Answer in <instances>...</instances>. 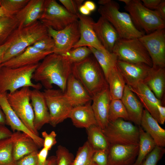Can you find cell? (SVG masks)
Segmentation results:
<instances>
[{"label": "cell", "instance_id": "cell-1", "mask_svg": "<svg viewBox=\"0 0 165 165\" xmlns=\"http://www.w3.org/2000/svg\"><path fill=\"white\" fill-rule=\"evenodd\" d=\"M72 64L65 55L52 53L39 63L32 79L40 82L46 89H52L53 85H55L64 93L72 73Z\"/></svg>", "mask_w": 165, "mask_h": 165}, {"label": "cell", "instance_id": "cell-2", "mask_svg": "<svg viewBox=\"0 0 165 165\" xmlns=\"http://www.w3.org/2000/svg\"><path fill=\"white\" fill-rule=\"evenodd\" d=\"M98 11L114 27L120 38H139L144 35L135 26L129 13L119 11V5L112 0H100Z\"/></svg>", "mask_w": 165, "mask_h": 165}, {"label": "cell", "instance_id": "cell-3", "mask_svg": "<svg viewBox=\"0 0 165 165\" xmlns=\"http://www.w3.org/2000/svg\"><path fill=\"white\" fill-rule=\"evenodd\" d=\"M90 55L81 62L73 64L72 74L92 98L108 86L99 64L94 56Z\"/></svg>", "mask_w": 165, "mask_h": 165}, {"label": "cell", "instance_id": "cell-4", "mask_svg": "<svg viewBox=\"0 0 165 165\" xmlns=\"http://www.w3.org/2000/svg\"><path fill=\"white\" fill-rule=\"evenodd\" d=\"M48 35L47 27L39 20L28 26L17 28L6 41L9 45L5 53L3 63L19 55L28 47Z\"/></svg>", "mask_w": 165, "mask_h": 165}, {"label": "cell", "instance_id": "cell-5", "mask_svg": "<svg viewBox=\"0 0 165 165\" xmlns=\"http://www.w3.org/2000/svg\"><path fill=\"white\" fill-rule=\"evenodd\" d=\"M39 64L16 68L2 66L0 69V93L9 91L12 93L25 87L40 90L42 84L33 83L31 81Z\"/></svg>", "mask_w": 165, "mask_h": 165}, {"label": "cell", "instance_id": "cell-6", "mask_svg": "<svg viewBox=\"0 0 165 165\" xmlns=\"http://www.w3.org/2000/svg\"><path fill=\"white\" fill-rule=\"evenodd\" d=\"M125 3L127 11L136 27L147 34L157 30L164 29L165 21L155 10L149 9L139 0H119Z\"/></svg>", "mask_w": 165, "mask_h": 165}, {"label": "cell", "instance_id": "cell-7", "mask_svg": "<svg viewBox=\"0 0 165 165\" xmlns=\"http://www.w3.org/2000/svg\"><path fill=\"white\" fill-rule=\"evenodd\" d=\"M54 43L49 35L28 47L18 56L2 63V66L18 68L39 64L47 55L54 53Z\"/></svg>", "mask_w": 165, "mask_h": 165}, {"label": "cell", "instance_id": "cell-8", "mask_svg": "<svg viewBox=\"0 0 165 165\" xmlns=\"http://www.w3.org/2000/svg\"><path fill=\"white\" fill-rule=\"evenodd\" d=\"M31 90L23 87L12 93H7L8 101L16 114L26 127L34 134L39 136L34 125V115L30 102Z\"/></svg>", "mask_w": 165, "mask_h": 165}, {"label": "cell", "instance_id": "cell-9", "mask_svg": "<svg viewBox=\"0 0 165 165\" xmlns=\"http://www.w3.org/2000/svg\"><path fill=\"white\" fill-rule=\"evenodd\" d=\"M112 52L116 55L119 60L152 67L151 58L139 38H120L116 43Z\"/></svg>", "mask_w": 165, "mask_h": 165}, {"label": "cell", "instance_id": "cell-10", "mask_svg": "<svg viewBox=\"0 0 165 165\" xmlns=\"http://www.w3.org/2000/svg\"><path fill=\"white\" fill-rule=\"evenodd\" d=\"M102 130L111 145H139V126L129 121L119 119L109 122Z\"/></svg>", "mask_w": 165, "mask_h": 165}, {"label": "cell", "instance_id": "cell-11", "mask_svg": "<svg viewBox=\"0 0 165 165\" xmlns=\"http://www.w3.org/2000/svg\"><path fill=\"white\" fill-rule=\"evenodd\" d=\"M78 20L77 15L72 14L55 0H46L43 11L39 21L46 27L59 31Z\"/></svg>", "mask_w": 165, "mask_h": 165}, {"label": "cell", "instance_id": "cell-12", "mask_svg": "<svg viewBox=\"0 0 165 165\" xmlns=\"http://www.w3.org/2000/svg\"><path fill=\"white\" fill-rule=\"evenodd\" d=\"M50 115V124L55 127L68 118L73 108L60 89H46L43 92Z\"/></svg>", "mask_w": 165, "mask_h": 165}, {"label": "cell", "instance_id": "cell-13", "mask_svg": "<svg viewBox=\"0 0 165 165\" xmlns=\"http://www.w3.org/2000/svg\"><path fill=\"white\" fill-rule=\"evenodd\" d=\"M49 35L54 43V53L64 55L72 50L80 37L79 21H75L64 29L55 30L48 27Z\"/></svg>", "mask_w": 165, "mask_h": 165}, {"label": "cell", "instance_id": "cell-14", "mask_svg": "<svg viewBox=\"0 0 165 165\" xmlns=\"http://www.w3.org/2000/svg\"><path fill=\"white\" fill-rule=\"evenodd\" d=\"M147 50L152 60V67L165 66V31L157 30L139 38Z\"/></svg>", "mask_w": 165, "mask_h": 165}, {"label": "cell", "instance_id": "cell-15", "mask_svg": "<svg viewBox=\"0 0 165 165\" xmlns=\"http://www.w3.org/2000/svg\"><path fill=\"white\" fill-rule=\"evenodd\" d=\"M7 92L0 93V106L4 114L6 125L14 132L20 131L29 135L34 141L39 148L43 146V139L31 132L24 124L10 105L7 99Z\"/></svg>", "mask_w": 165, "mask_h": 165}, {"label": "cell", "instance_id": "cell-16", "mask_svg": "<svg viewBox=\"0 0 165 165\" xmlns=\"http://www.w3.org/2000/svg\"><path fill=\"white\" fill-rule=\"evenodd\" d=\"M139 151L138 145H111L108 152V165H132Z\"/></svg>", "mask_w": 165, "mask_h": 165}, {"label": "cell", "instance_id": "cell-17", "mask_svg": "<svg viewBox=\"0 0 165 165\" xmlns=\"http://www.w3.org/2000/svg\"><path fill=\"white\" fill-rule=\"evenodd\" d=\"M77 15L78 17L80 37L73 48L86 46L99 50L105 49L99 40L94 30L93 24L94 21L93 19L88 16L83 15L79 13Z\"/></svg>", "mask_w": 165, "mask_h": 165}, {"label": "cell", "instance_id": "cell-18", "mask_svg": "<svg viewBox=\"0 0 165 165\" xmlns=\"http://www.w3.org/2000/svg\"><path fill=\"white\" fill-rule=\"evenodd\" d=\"M117 64L126 85L131 87L144 81L151 68L144 64L132 63L119 60Z\"/></svg>", "mask_w": 165, "mask_h": 165}, {"label": "cell", "instance_id": "cell-19", "mask_svg": "<svg viewBox=\"0 0 165 165\" xmlns=\"http://www.w3.org/2000/svg\"><path fill=\"white\" fill-rule=\"evenodd\" d=\"M92 109L97 125L103 130L109 123L108 112L111 99L108 86L92 97Z\"/></svg>", "mask_w": 165, "mask_h": 165}, {"label": "cell", "instance_id": "cell-20", "mask_svg": "<svg viewBox=\"0 0 165 165\" xmlns=\"http://www.w3.org/2000/svg\"><path fill=\"white\" fill-rule=\"evenodd\" d=\"M93 27L98 39L104 48L112 52L116 43L120 38L114 27L101 16L97 22L94 21Z\"/></svg>", "mask_w": 165, "mask_h": 165}, {"label": "cell", "instance_id": "cell-21", "mask_svg": "<svg viewBox=\"0 0 165 165\" xmlns=\"http://www.w3.org/2000/svg\"><path fill=\"white\" fill-rule=\"evenodd\" d=\"M46 0H29L15 16L18 28L30 25L39 20L43 11Z\"/></svg>", "mask_w": 165, "mask_h": 165}, {"label": "cell", "instance_id": "cell-22", "mask_svg": "<svg viewBox=\"0 0 165 165\" xmlns=\"http://www.w3.org/2000/svg\"><path fill=\"white\" fill-rule=\"evenodd\" d=\"M30 100L34 112V125L38 131L45 124L49 123L50 115L43 92L31 90Z\"/></svg>", "mask_w": 165, "mask_h": 165}, {"label": "cell", "instance_id": "cell-23", "mask_svg": "<svg viewBox=\"0 0 165 165\" xmlns=\"http://www.w3.org/2000/svg\"><path fill=\"white\" fill-rule=\"evenodd\" d=\"M64 96L73 107L91 102L92 98L80 82L72 74L69 77Z\"/></svg>", "mask_w": 165, "mask_h": 165}, {"label": "cell", "instance_id": "cell-24", "mask_svg": "<svg viewBox=\"0 0 165 165\" xmlns=\"http://www.w3.org/2000/svg\"><path fill=\"white\" fill-rule=\"evenodd\" d=\"M129 87L138 97L145 109L159 123L157 106L162 105L161 101L156 97L143 81L139 82L133 87Z\"/></svg>", "mask_w": 165, "mask_h": 165}, {"label": "cell", "instance_id": "cell-25", "mask_svg": "<svg viewBox=\"0 0 165 165\" xmlns=\"http://www.w3.org/2000/svg\"><path fill=\"white\" fill-rule=\"evenodd\" d=\"M128 114L129 121L140 126L143 107L136 95L128 85L125 87L121 99Z\"/></svg>", "mask_w": 165, "mask_h": 165}, {"label": "cell", "instance_id": "cell-26", "mask_svg": "<svg viewBox=\"0 0 165 165\" xmlns=\"http://www.w3.org/2000/svg\"><path fill=\"white\" fill-rule=\"evenodd\" d=\"M68 118L71 119L73 125L78 128L87 129L92 125H97L90 102L73 107Z\"/></svg>", "mask_w": 165, "mask_h": 165}, {"label": "cell", "instance_id": "cell-27", "mask_svg": "<svg viewBox=\"0 0 165 165\" xmlns=\"http://www.w3.org/2000/svg\"><path fill=\"white\" fill-rule=\"evenodd\" d=\"M140 126L151 136L157 146L163 148L165 146V130L145 109L143 110Z\"/></svg>", "mask_w": 165, "mask_h": 165}, {"label": "cell", "instance_id": "cell-28", "mask_svg": "<svg viewBox=\"0 0 165 165\" xmlns=\"http://www.w3.org/2000/svg\"><path fill=\"white\" fill-rule=\"evenodd\" d=\"M143 82L156 97L161 101L165 88L164 68L151 67Z\"/></svg>", "mask_w": 165, "mask_h": 165}, {"label": "cell", "instance_id": "cell-29", "mask_svg": "<svg viewBox=\"0 0 165 165\" xmlns=\"http://www.w3.org/2000/svg\"><path fill=\"white\" fill-rule=\"evenodd\" d=\"M38 148L31 137L21 132L13 143V157L14 162L33 152L38 151Z\"/></svg>", "mask_w": 165, "mask_h": 165}, {"label": "cell", "instance_id": "cell-30", "mask_svg": "<svg viewBox=\"0 0 165 165\" xmlns=\"http://www.w3.org/2000/svg\"><path fill=\"white\" fill-rule=\"evenodd\" d=\"M106 80L108 85L111 100H121L126 84L117 64L111 71Z\"/></svg>", "mask_w": 165, "mask_h": 165}, {"label": "cell", "instance_id": "cell-31", "mask_svg": "<svg viewBox=\"0 0 165 165\" xmlns=\"http://www.w3.org/2000/svg\"><path fill=\"white\" fill-rule=\"evenodd\" d=\"M88 47L99 64L106 80L111 71L117 65V56L114 53L105 49L99 50Z\"/></svg>", "mask_w": 165, "mask_h": 165}, {"label": "cell", "instance_id": "cell-32", "mask_svg": "<svg viewBox=\"0 0 165 165\" xmlns=\"http://www.w3.org/2000/svg\"><path fill=\"white\" fill-rule=\"evenodd\" d=\"M86 130L87 141L95 152L103 151L108 152L111 145L102 130L97 125H92Z\"/></svg>", "mask_w": 165, "mask_h": 165}, {"label": "cell", "instance_id": "cell-33", "mask_svg": "<svg viewBox=\"0 0 165 165\" xmlns=\"http://www.w3.org/2000/svg\"><path fill=\"white\" fill-rule=\"evenodd\" d=\"M21 132H14L11 136L0 140V165H14L13 143Z\"/></svg>", "mask_w": 165, "mask_h": 165}, {"label": "cell", "instance_id": "cell-34", "mask_svg": "<svg viewBox=\"0 0 165 165\" xmlns=\"http://www.w3.org/2000/svg\"><path fill=\"white\" fill-rule=\"evenodd\" d=\"M139 151L136 159L133 165H140L146 156L156 146L151 136L139 126Z\"/></svg>", "mask_w": 165, "mask_h": 165}, {"label": "cell", "instance_id": "cell-35", "mask_svg": "<svg viewBox=\"0 0 165 165\" xmlns=\"http://www.w3.org/2000/svg\"><path fill=\"white\" fill-rule=\"evenodd\" d=\"M17 28L18 23L15 16H5L0 17V46L6 42Z\"/></svg>", "mask_w": 165, "mask_h": 165}, {"label": "cell", "instance_id": "cell-36", "mask_svg": "<svg viewBox=\"0 0 165 165\" xmlns=\"http://www.w3.org/2000/svg\"><path fill=\"white\" fill-rule=\"evenodd\" d=\"M95 152L87 141L78 148L71 165H97L93 160Z\"/></svg>", "mask_w": 165, "mask_h": 165}, {"label": "cell", "instance_id": "cell-37", "mask_svg": "<svg viewBox=\"0 0 165 165\" xmlns=\"http://www.w3.org/2000/svg\"><path fill=\"white\" fill-rule=\"evenodd\" d=\"M119 119L129 121L127 112L121 100L118 99L112 100L109 110V122H113Z\"/></svg>", "mask_w": 165, "mask_h": 165}, {"label": "cell", "instance_id": "cell-38", "mask_svg": "<svg viewBox=\"0 0 165 165\" xmlns=\"http://www.w3.org/2000/svg\"><path fill=\"white\" fill-rule=\"evenodd\" d=\"M29 1V0H0V7L3 8L9 16H15Z\"/></svg>", "mask_w": 165, "mask_h": 165}, {"label": "cell", "instance_id": "cell-39", "mask_svg": "<svg viewBox=\"0 0 165 165\" xmlns=\"http://www.w3.org/2000/svg\"><path fill=\"white\" fill-rule=\"evenodd\" d=\"M91 54V52L88 47L83 46L73 48L64 55L73 64L82 61Z\"/></svg>", "mask_w": 165, "mask_h": 165}, {"label": "cell", "instance_id": "cell-40", "mask_svg": "<svg viewBox=\"0 0 165 165\" xmlns=\"http://www.w3.org/2000/svg\"><path fill=\"white\" fill-rule=\"evenodd\" d=\"M56 156V165H71L74 159L73 155L61 145L58 146Z\"/></svg>", "mask_w": 165, "mask_h": 165}, {"label": "cell", "instance_id": "cell-41", "mask_svg": "<svg viewBox=\"0 0 165 165\" xmlns=\"http://www.w3.org/2000/svg\"><path fill=\"white\" fill-rule=\"evenodd\" d=\"M165 152L164 148L157 145L148 154L140 165H156Z\"/></svg>", "mask_w": 165, "mask_h": 165}, {"label": "cell", "instance_id": "cell-42", "mask_svg": "<svg viewBox=\"0 0 165 165\" xmlns=\"http://www.w3.org/2000/svg\"><path fill=\"white\" fill-rule=\"evenodd\" d=\"M65 9L69 13L77 15L79 12V9L84 1L83 0H59Z\"/></svg>", "mask_w": 165, "mask_h": 165}, {"label": "cell", "instance_id": "cell-43", "mask_svg": "<svg viewBox=\"0 0 165 165\" xmlns=\"http://www.w3.org/2000/svg\"><path fill=\"white\" fill-rule=\"evenodd\" d=\"M38 151L28 154L15 161L14 165H38Z\"/></svg>", "mask_w": 165, "mask_h": 165}, {"label": "cell", "instance_id": "cell-44", "mask_svg": "<svg viewBox=\"0 0 165 165\" xmlns=\"http://www.w3.org/2000/svg\"><path fill=\"white\" fill-rule=\"evenodd\" d=\"M41 134L43 139V146L49 151L57 143V134L54 131H52L49 134L45 131L42 132Z\"/></svg>", "mask_w": 165, "mask_h": 165}, {"label": "cell", "instance_id": "cell-45", "mask_svg": "<svg viewBox=\"0 0 165 165\" xmlns=\"http://www.w3.org/2000/svg\"><path fill=\"white\" fill-rule=\"evenodd\" d=\"M108 156L107 152L97 151L93 154V160L97 165H108Z\"/></svg>", "mask_w": 165, "mask_h": 165}, {"label": "cell", "instance_id": "cell-46", "mask_svg": "<svg viewBox=\"0 0 165 165\" xmlns=\"http://www.w3.org/2000/svg\"><path fill=\"white\" fill-rule=\"evenodd\" d=\"M49 150L43 148L38 152L37 156L38 165H46Z\"/></svg>", "mask_w": 165, "mask_h": 165}, {"label": "cell", "instance_id": "cell-47", "mask_svg": "<svg viewBox=\"0 0 165 165\" xmlns=\"http://www.w3.org/2000/svg\"><path fill=\"white\" fill-rule=\"evenodd\" d=\"M162 0H142L141 2L143 6L147 8L155 10L161 2Z\"/></svg>", "mask_w": 165, "mask_h": 165}, {"label": "cell", "instance_id": "cell-48", "mask_svg": "<svg viewBox=\"0 0 165 165\" xmlns=\"http://www.w3.org/2000/svg\"><path fill=\"white\" fill-rule=\"evenodd\" d=\"M155 11L162 19L165 21V0H162Z\"/></svg>", "mask_w": 165, "mask_h": 165}, {"label": "cell", "instance_id": "cell-49", "mask_svg": "<svg viewBox=\"0 0 165 165\" xmlns=\"http://www.w3.org/2000/svg\"><path fill=\"white\" fill-rule=\"evenodd\" d=\"M13 133L5 125H0V140L11 136Z\"/></svg>", "mask_w": 165, "mask_h": 165}, {"label": "cell", "instance_id": "cell-50", "mask_svg": "<svg viewBox=\"0 0 165 165\" xmlns=\"http://www.w3.org/2000/svg\"><path fill=\"white\" fill-rule=\"evenodd\" d=\"M159 113V123L163 124L165 122V107L162 105L157 106Z\"/></svg>", "mask_w": 165, "mask_h": 165}, {"label": "cell", "instance_id": "cell-51", "mask_svg": "<svg viewBox=\"0 0 165 165\" xmlns=\"http://www.w3.org/2000/svg\"><path fill=\"white\" fill-rule=\"evenodd\" d=\"M9 43L6 42L3 45L0 46V69L2 67L5 53L9 47Z\"/></svg>", "mask_w": 165, "mask_h": 165}, {"label": "cell", "instance_id": "cell-52", "mask_svg": "<svg viewBox=\"0 0 165 165\" xmlns=\"http://www.w3.org/2000/svg\"><path fill=\"white\" fill-rule=\"evenodd\" d=\"M91 12L94 11L96 9L95 3L91 1H86L83 4Z\"/></svg>", "mask_w": 165, "mask_h": 165}, {"label": "cell", "instance_id": "cell-53", "mask_svg": "<svg viewBox=\"0 0 165 165\" xmlns=\"http://www.w3.org/2000/svg\"><path fill=\"white\" fill-rule=\"evenodd\" d=\"M79 12L81 14L86 16H88L91 13V12L83 4L79 7Z\"/></svg>", "mask_w": 165, "mask_h": 165}, {"label": "cell", "instance_id": "cell-54", "mask_svg": "<svg viewBox=\"0 0 165 165\" xmlns=\"http://www.w3.org/2000/svg\"><path fill=\"white\" fill-rule=\"evenodd\" d=\"M57 159L56 156H52L47 159L46 165H56Z\"/></svg>", "mask_w": 165, "mask_h": 165}, {"label": "cell", "instance_id": "cell-55", "mask_svg": "<svg viewBox=\"0 0 165 165\" xmlns=\"http://www.w3.org/2000/svg\"><path fill=\"white\" fill-rule=\"evenodd\" d=\"M0 125H6V119L4 114L0 106Z\"/></svg>", "mask_w": 165, "mask_h": 165}, {"label": "cell", "instance_id": "cell-56", "mask_svg": "<svg viewBox=\"0 0 165 165\" xmlns=\"http://www.w3.org/2000/svg\"><path fill=\"white\" fill-rule=\"evenodd\" d=\"M5 16L9 15L3 8L0 7V17Z\"/></svg>", "mask_w": 165, "mask_h": 165}, {"label": "cell", "instance_id": "cell-57", "mask_svg": "<svg viewBox=\"0 0 165 165\" xmlns=\"http://www.w3.org/2000/svg\"></svg>", "mask_w": 165, "mask_h": 165}]
</instances>
